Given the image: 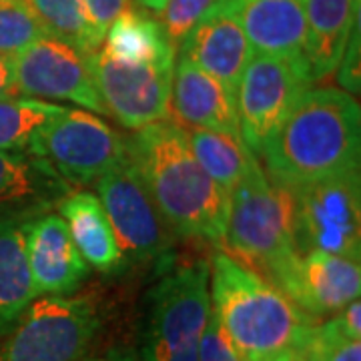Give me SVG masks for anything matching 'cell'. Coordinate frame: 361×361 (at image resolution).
<instances>
[{
	"label": "cell",
	"instance_id": "6da1fadb",
	"mask_svg": "<svg viewBox=\"0 0 361 361\" xmlns=\"http://www.w3.org/2000/svg\"><path fill=\"white\" fill-rule=\"evenodd\" d=\"M361 111L341 89H307L281 125L271 133L259 157L267 177L299 187L360 171Z\"/></svg>",
	"mask_w": 361,
	"mask_h": 361
},
{
	"label": "cell",
	"instance_id": "7a4b0ae2",
	"mask_svg": "<svg viewBox=\"0 0 361 361\" xmlns=\"http://www.w3.org/2000/svg\"><path fill=\"white\" fill-rule=\"evenodd\" d=\"M129 157L175 235L223 245L229 193L199 165L183 127L163 118L137 129Z\"/></svg>",
	"mask_w": 361,
	"mask_h": 361
},
{
	"label": "cell",
	"instance_id": "3957f363",
	"mask_svg": "<svg viewBox=\"0 0 361 361\" xmlns=\"http://www.w3.org/2000/svg\"><path fill=\"white\" fill-rule=\"evenodd\" d=\"M211 310L241 361H301L317 319L227 253L211 263Z\"/></svg>",
	"mask_w": 361,
	"mask_h": 361
},
{
	"label": "cell",
	"instance_id": "277c9868",
	"mask_svg": "<svg viewBox=\"0 0 361 361\" xmlns=\"http://www.w3.org/2000/svg\"><path fill=\"white\" fill-rule=\"evenodd\" d=\"M223 247L227 255L269 281L299 255L293 241V197L255 161L229 193Z\"/></svg>",
	"mask_w": 361,
	"mask_h": 361
},
{
	"label": "cell",
	"instance_id": "5b68a950",
	"mask_svg": "<svg viewBox=\"0 0 361 361\" xmlns=\"http://www.w3.org/2000/svg\"><path fill=\"white\" fill-rule=\"evenodd\" d=\"M211 315V265H179L151 289L142 325L141 361H197Z\"/></svg>",
	"mask_w": 361,
	"mask_h": 361
},
{
	"label": "cell",
	"instance_id": "8992f818",
	"mask_svg": "<svg viewBox=\"0 0 361 361\" xmlns=\"http://www.w3.org/2000/svg\"><path fill=\"white\" fill-rule=\"evenodd\" d=\"M103 331L90 297L39 295L0 341V361H89Z\"/></svg>",
	"mask_w": 361,
	"mask_h": 361
},
{
	"label": "cell",
	"instance_id": "52a82bcc",
	"mask_svg": "<svg viewBox=\"0 0 361 361\" xmlns=\"http://www.w3.org/2000/svg\"><path fill=\"white\" fill-rule=\"evenodd\" d=\"M26 153L40 159L71 187L97 183L129 159V139L97 115L66 109L30 139Z\"/></svg>",
	"mask_w": 361,
	"mask_h": 361
},
{
	"label": "cell",
	"instance_id": "ba28073f",
	"mask_svg": "<svg viewBox=\"0 0 361 361\" xmlns=\"http://www.w3.org/2000/svg\"><path fill=\"white\" fill-rule=\"evenodd\" d=\"M293 197L297 253L323 251L360 261V171L287 187Z\"/></svg>",
	"mask_w": 361,
	"mask_h": 361
},
{
	"label": "cell",
	"instance_id": "9c48e42d",
	"mask_svg": "<svg viewBox=\"0 0 361 361\" xmlns=\"http://www.w3.org/2000/svg\"><path fill=\"white\" fill-rule=\"evenodd\" d=\"M311 85L313 78L305 61L253 52L235 89L239 133L253 155L259 157L267 137Z\"/></svg>",
	"mask_w": 361,
	"mask_h": 361
},
{
	"label": "cell",
	"instance_id": "30bf717a",
	"mask_svg": "<svg viewBox=\"0 0 361 361\" xmlns=\"http://www.w3.org/2000/svg\"><path fill=\"white\" fill-rule=\"evenodd\" d=\"M97 191L125 261H153L167 255L175 233L161 215L130 157L97 180Z\"/></svg>",
	"mask_w": 361,
	"mask_h": 361
},
{
	"label": "cell",
	"instance_id": "8fae6325",
	"mask_svg": "<svg viewBox=\"0 0 361 361\" xmlns=\"http://www.w3.org/2000/svg\"><path fill=\"white\" fill-rule=\"evenodd\" d=\"M92 82L106 113L127 129L169 116L175 63H123L99 47L87 54Z\"/></svg>",
	"mask_w": 361,
	"mask_h": 361
},
{
	"label": "cell",
	"instance_id": "7c38bea8",
	"mask_svg": "<svg viewBox=\"0 0 361 361\" xmlns=\"http://www.w3.org/2000/svg\"><path fill=\"white\" fill-rule=\"evenodd\" d=\"M18 97L80 104L109 115L92 82L87 54L65 40L42 35L14 56Z\"/></svg>",
	"mask_w": 361,
	"mask_h": 361
},
{
	"label": "cell",
	"instance_id": "4fadbf2b",
	"mask_svg": "<svg viewBox=\"0 0 361 361\" xmlns=\"http://www.w3.org/2000/svg\"><path fill=\"white\" fill-rule=\"evenodd\" d=\"M289 301L313 319L331 317L360 299V261L310 251L291 257L269 279Z\"/></svg>",
	"mask_w": 361,
	"mask_h": 361
},
{
	"label": "cell",
	"instance_id": "5bb4252c",
	"mask_svg": "<svg viewBox=\"0 0 361 361\" xmlns=\"http://www.w3.org/2000/svg\"><path fill=\"white\" fill-rule=\"evenodd\" d=\"M26 257L39 295H71L89 277L65 219L44 211L26 225Z\"/></svg>",
	"mask_w": 361,
	"mask_h": 361
},
{
	"label": "cell",
	"instance_id": "9a60e30c",
	"mask_svg": "<svg viewBox=\"0 0 361 361\" xmlns=\"http://www.w3.org/2000/svg\"><path fill=\"white\" fill-rule=\"evenodd\" d=\"M251 56L253 49L233 11L231 0L201 18L179 44V59L217 78L233 94Z\"/></svg>",
	"mask_w": 361,
	"mask_h": 361
},
{
	"label": "cell",
	"instance_id": "2e32d148",
	"mask_svg": "<svg viewBox=\"0 0 361 361\" xmlns=\"http://www.w3.org/2000/svg\"><path fill=\"white\" fill-rule=\"evenodd\" d=\"M231 4L253 52L307 63L303 0H231Z\"/></svg>",
	"mask_w": 361,
	"mask_h": 361
},
{
	"label": "cell",
	"instance_id": "e0dca14e",
	"mask_svg": "<svg viewBox=\"0 0 361 361\" xmlns=\"http://www.w3.org/2000/svg\"><path fill=\"white\" fill-rule=\"evenodd\" d=\"M169 109L195 129L221 130L241 137L235 94L217 78L185 59L175 63Z\"/></svg>",
	"mask_w": 361,
	"mask_h": 361
},
{
	"label": "cell",
	"instance_id": "ac0fdd59",
	"mask_svg": "<svg viewBox=\"0 0 361 361\" xmlns=\"http://www.w3.org/2000/svg\"><path fill=\"white\" fill-rule=\"evenodd\" d=\"M35 215L39 211H0V337L39 297L26 257V225Z\"/></svg>",
	"mask_w": 361,
	"mask_h": 361
},
{
	"label": "cell",
	"instance_id": "d6986e66",
	"mask_svg": "<svg viewBox=\"0 0 361 361\" xmlns=\"http://www.w3.org/2000/svg\"><path fill=\"white\" fill-rule=\"evenodd\" d=\"M307 18L305 59L315 80L331 77L360 23V0H303Z\"/></svg>",
	"mask_w": 361,
	"mask_h": 361
},
{
	"label": "cell",
	"instance_id": "ffe728a7",
	"mask_svg": "<svg viewBox=\"0 0 361 361\" xmlns=\"http://www.w3.org/2000/svg\"><path fill=\"white\" fill-rule=\"evenodd\" d=\"M71 185L26 151H0V211H49Z\"/></svg>",
	"mask_w": 361,
	"mask_h": 361
},
{
	"label": "cell",
	"instance_id": "44dd1931",
	"mask_svg": "<svg viewBox=\"0 0 361 361\" xmlns=\"http://www.w3.org/2000/svg\"><path fill=\"white\" fill-rule=\"evenodd\" d=\"M59 215L65 219L68 233L87 265L101 273H113L127 263L115 229L97 195L87 191L68 193L59 203Z\"/></svg>",
	"mask_w": 361,
	"mask_h": 361
},
{
	"label": "cell",
	"instance_id": "7402d4cb",
	"mask_svg": "<svg viewBox=\"0 0 361 361\" xmlns=\"http://www.w3.org/2000/svg\"><path fill=\"white\" fill-rule=\"evenodd\" d=\"M103 49L123 63H175L177 51L161 23L145 11H125L104 32Z\"/></svg>",
	"mask_w": 361,
	"mask_h": 361
},
{
	"label": "cell",
	"instance_id": "603a6c76",
	"mask_svg": "<svg viewBox=\"0 0 361 361\" xmlns=\"http://www.w3.org/2000/svg\"><path fill=\"white\" fill-rule=\"evenodd\" d=\"M185 133L195 159L225 193H231L237 180L257 161V157L247 149L239 135L211 129H193Z\"/></svg>",
	"mask_w": 361,
	"mask_h": 361
},
{
	"label": "cell",
	"instance_id": "cb8c5ba5",
	"mask_svg": "<svg viewBox=\"0 0 361 361\" xmlns=\"http://www.w3.org/2000/svg\"><path fill=\"white\" fill-rule=\"evenodd\" d=\"M65 111L66 106L28 97L0 101V151H26L37 130Z\"/></svg>",
	"mask_w": 361,
	"mask_h": 361
},
{
	"label": "cell",
	"instance_id": "d4e9b609",
	"mask_svg": "<svg viewBox=\"0 0 361 361\" xmlns=\"http://www.w3.org/2000/svg\"><path fill=\"white\" fill-rule=\"evenodd\" d=\"M37 16L44 35L65 40L85 54L97 51L101 42L90 30L82 0H25Z\"/></svg>",
	"mask_w": 361,
	"mask_h": 361
},
{
	"label": "cell",
	"instance_id": "484cf974",
	"mask_svg": "<svg viewBox=\"0 0 361 361\" xmlns=\"http://www.w3.org/2000/svg\"><path fill=\"white\" fill-rule=\"evenodd\" d=\"M44 35L25 0H0V54L16 56Z\"/></svg>",
	"mask_w": 361,
	"mask_h": 361
},
{
	"label": "cell",
	"instance_id": "4316f807",
	"mask_svg": "<svg viewBox=\"0 0 361 361\" xmlns=\"http://www.w3.org/2000/svg\"><path fill=\"white\" fill-rule=\"evenodd\" d=\"M301 361H361V339L348 336L337 315L317 323L315 336Z\"/></svg>",
	"mask_w": 361,
	"mask_h": 361
},
{
	"label": "cell",
	"instance_id": "83f0119b",
	"mask_svg": "<svg viewBox=\"0 0 361 361\" xmlns=\"http://www.w3.org/2000/svg\"><path fill=\"white\" fill-rule=\"evenodd\" d=\"M223 2L227 0H167L163 11L159 13V23L171 44L177 49L195 25Z\"/></svg>",
	"mask_w": 361,
	"mask_h": 361
},
{
	"label": "cell",
	"instance_id": "f1b7e54d",
	"mask_svg": "<svg viewBox=\"0 0 361 361\" xmlns=\"http://www.w3.org/2000/svg\"><path fill=\"white\" fill-rule=\"evenodd\" d=\"M197 361H241L239 353L235 351L233 343L229 341V337L225 336L213 310H211L209 322L205 325V331L201 336Z\"/></svg>",
	"mask_w": 361,
	"mask_h": 361
},
{
	"label": "cell",
	"instance_id": "f546056e",
	"mask_svg": "<svg viewBox=\"0 0 361 361\" xmlns=\"http://www.w3.org/2000/svg\"><path fill=\"white\" fill-rule=\"evenodd\" d=\"M85 14L89 20L90 30L99 42H103L104 32L116 16L129 11L130 0H82Z\"/></svg>",
	"mask_w": 361,
	"mask_h": 361
},
{
	"label": "cell",
	"instance_id": "4dcf8cb0",
	"mask_svg": "<svg viewBox=\"0 0 361 361\" xmlns=\"http://www.w3.org/2000/svg\"><path fill=\"white\" fill-rule=\"evenodd\" d=\"M360 23H357L341 56V63L337 66L339 85L349 92H360Z\"/></svg>",
	"mask_w": 361,
	"mask_h": 361
},
{
	"label": "cell",
	"instance_id": "1f68e13d",
	"mask_svg": "<svg viewBox=\"0 0 361 361\" xmlns=\"http://www.w3.org/2000/svg\"><path fill=\"white\" fill-rule=\"evenodd\" d=\"M18 97L16 78H14V56L0 54V101Z\"/></svg>",
	"mask_w": 361,
	"mask_h": 361
},
{
	"label": "cell",
	"instance_id": "d6a6232c",
	"mask_svg": "<svg viewBox=\"0 0 361 361\" xmlns=\"http://www.w3.org/2000/svg\"><path fill=\"white\" fill-rule=\"evenodd\" d=\"M99 361H141V355H139L137 349L123 348L121 345V348L109 349Z\"/></svg>",
	"mask_w": 361,
	"mask_h": 361
},
{
	"label": "cell",
	"instance_id": "836d02e7",
	"mask_svg": "<svg viewBox=\"0 0 361 361\" xmlns=\"http://www.w3.org/2000/svg\"><path fill=\"white\" fill-rule=\"evenodd\" d=\"M139 2V6H141L142 11H149V13H155L159 14L163 11V6H165V2L167 0H137Z\"/></svg>",
	"mask_w": 361,
	"mask_h": 361
}]
</instances>
